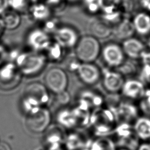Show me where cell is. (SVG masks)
<instances>
[{"label":"cell","instance_id":"1","mask_svg":"<svg viewBox=\"0 0 150 150\" xmlns=\"http://www.w3.org/2000/svg\"><path fill=\"white\" fill-rule=\"evenodd\" d=\"M10 58L17 66L23 76H33L45 67L47 57L41 52L33 50L16 51L10 53Z\"/></svg>","mask_w":150,"mask_h":150},{"label":"cell","instance_id":"2","mask_svg":"<svg viewBox=\"0 0 150 150\" xmlns=\"http://www.w3.org/2000/svg\"><path fill=\"white\" fill-rule=\"evenodd\" d=\"M47 88L39 81L28 83L25 87L21 97V108L25 114L30 111L43 107L49 101Z\"/></svg>","mask_w":150,"mask_h":150},{"label":"cell","instance_id":"3","mask_svg":"<svg viewBox=\"0 0 150 150\" xmlns=\"http://www.w3.org/2000/svg\"><path fill=\"white\" fill-rule=\"evenodd\" d=\"M52 115L45 107L36 108L25 114V126L30 132L35 134L43 133L50 126Z\"/></svg>","mask_w":150,"mask_h":150},{"label":"cell","instance_id":"4","mask_svg":"<svg viewBox=\"0 0 150 150\" xmlns=\"http://www.w3.org/2000/svg\"><path fill=\"white\" fill-rule=\"evenodd\" d=\"M100 52V44L97 38L93 35L81 38L75 46V54L81 62L92 63L97 59Z\"/></svg>","mask_w":150,"mask_h":150},{"label":"cell","instance_id":"5","mask_svg":"<svg viewBox=\"0 0 150 150\" xmlns=\"http://www.w3.org/2000/svg\"><path fill=\"white\" fill-rule=\"evenodd\" d=\"M23 76L13 61H7L0 66V90L15 89L21 84Z\"/></svg>","mask_w":150,"mask_h":150},{"label":"cell","instance_id":"6","mask_svg":"<svg viewBox=\"0 0 150 150\" xmlns=\"http://www.w3.org/2000/svg\"><path fill=\"white\" fill-rule=\"evenodd\" d=\"M45 86L50 91L58 94L66 90L68 84L66 73L59 67H52L45 76Z\"/></svg>","mask_w":150,"mask_h":150},{"label":"cell","instance_id":"7","mask_svg":"<svg viewBox=\"0 0 150 150\" xmlns=\"http://www.w3.org/2000/svg\"><path fill=\"white\" fill-rule=\"evenodd\" d=\"M25 40L32 50L39 52L47 50L52 43L47 33L40 28H33L30 30L26 36Z\"/></svg>","mask_w":150,"mask_h":150},{"label":"cell","instance_id":"8","mask_svg":"<svg viewBox=\"0 0 150 150\" xmlns=\"http://www.w3.org/2000/svg\"><path fill=\"white\" fill-rule=\"evenodd\" d=\"M70 68L75 70L80 80L86 84L96 83L101 76L100 70L92 63H73Z\"/></svg>","mask_w":150,"mask_h":150},{"label":"cell","instance_id":"9","mask_svg":"<svg viewBox=\"0 0 150 150\" xmlns=\"http://www.w3.org/2000/svg\"><path fill=\"white\" fill-rule=\"evenodd\" d=\"M101 54L105 63L113 67H118L124 61V56L122 46L117 43H109L105 45L101 50Z\"/></svg>","mask_w":150,"mask_h":150},{"label":"cell","instance_id":"10","mask_svg":"<svg viewBox=\"0 0 150 150\" xmlns=\"http://www.w3.org/2000/svg\"><path fill=\"white\" fill-rule=\"evenodd\" d=\"M54 41L63 48L75 47L79 38L77 32L70 26H62L54 32Z\"/></svg>","mask_w":150,"mask_h":150},{"label":"cell","instance_id":"11","mask_svg":"<svg viewBox=\"0 0 150 150\" xmlns=\"http://www.w3.org/2000/svg\"><path fill=\"white\" fill-rule=\"evenodd\" d=\"M103 83L104 88L109 92L117 93L121 90L124 83L123 75L107 68H103Z\"/></svg>","mask_w":150,"mask_h":150},{"label":"cell","instance_id":"12","mask_svg":"<svg viewBox=\"0 0 150 150\" xmlns=\"http://www.w3.org/2000/svg\"><path fill=\"white\" fill-rule=\"evenodd\" d=\"M111 111L116 120L124 123L129 124L131 121L136 119L137 116V108L128 103H121L118 106L112 107Z\"/></svg>","mask_w":150,"mask_h":150},{"label":"cell","instance_id":"13","mask_svg":"<svg viewBox=\"0 0 150 150\" xmlns=\"http://www.w3.org/2000/svg\"><path fill=\"white\" fill-rule=\"evenodd\" d=\"M145 90L142 81L135 79H129L124 81L121 91L123 96L128 98L141 99Z\"/></svg>","mask_w":150,"mask_h":150},{"label":"cell","instance_id":"14","mask_svg":"<svg viewBox=\"0 0 150 150\" xmlns=\"http://www.w3.org/2000/svg\"><path fill=\"white\" fill-rule=\"evenodd\" d=\"M125 55L131 59H140L145 51L144 43L138 39L130 38L124 40L122 45Z\"/></svg>","mask_w":150,"mask_h":150},{"label":"cell","instance_id":"15","mask_svg":"<svg viewBox=\"0 0 150 150\" xmlns=\"http://www.w3.org/2000/svg\"><path fill=\"white\" fill-rule=\"evenodd\" d=\"M43 133H45L44 139L48 147L61 145L62 143L64 141L66 137L64 135L65 134L62 126L59 124H50Z\"/></svg>","mask_w":150,"mask_h":150},{"label":"cell","instance_id":"16","mask_svg":"<svg viewBox=\"0 0 150 150\" xmlns=\"http://www.w3.org/2000/svg\"><path fill=\"white\" fill-rule=\"evenodd\" d=\"M132 23L136 32L145 36L150 33V14L147 12L138 13L134 18Z\"/></svg>","mask_w":150,"mask_h":150},{"label":"cell","instance_id":"17","mask_svg":"<svg viewBox=\"0 0 150 150\" xmlns=\"http://www.w3.org/2000/svg\"><path fill=\"white\" fill-rule=\"evenodd\" d=\"M133 129L139 139H150V117L144 116L137 118L133 125Z\"/></svg>","mask_w":150,"mask_h":150},{"label":"cell","instance_id":"18","mask_svg":"<svg viewBox=\"0 0 150 150\" xmlns=\"http://www.w3.org/2000/svg\"><path fill=\"white\" fill-rule=\"evenodd\" d=\"M21 14L9 8L0 15L5 30H13L17 29L21 23Z\"/></svg>","mask_w":150,"mask_h":150},{"label":"cell","instance_id":"19","mask_svg":"<svg viewBox=\"0 0 150 150\" xmlns=\"http://www.w3.org/2000/svg\"><path fill=\"white\" fill-rule=\"evenodd\" d=\"M57 120L60 125L67 128H73L79 125L77 117L73 110L63 109L57 114Z\"/></svg>","mask_w":150,"mask_h":150},{"label":"cell","instance_id":"20","mask_svg":"<svg viewBox=\"0 0 150 150\" xmlns=\"http://www.w3.org/2000/svg\"><path fill=\"white\" fill-rule=\"evenodd\" d=\"M135 32L132 21L125 18L121 21L116 27L115 35L118 39L125 40L131 38Z\"/></svg>","mask_w":150,"mask_h":150},{"label":"cell","instance_id":"21","mask_svg":"<svg viewBox=\"0 0 150 150\" xmlns=\"http://www.w3.org/2000/svg\"><path fill=\"white\" fill-rule=\"evenodd\" d=\"M64 142L68 150H82L86 148L88 144V142L77 133H71L67 135Z\"/></svg>","mask_w":150,"mask_h":150},{"label":"cell","instance_id":"22","mask_svg":"<svg viewBox=\"0 0 150 150\" xmlns=\"http://www.w3.org/2000/svg\"><path fill=\"white\" fill-rule=\"evenodd\" d=\"M86 150H115L113 140L107 137H100L88 144Z\"/></svg>","mask_w":150,"mask_h":150},{"label":"cell","instance_id":"23","mask_svg":"<svg viewBox=\"0 0 150 150\" xmlns=\"http://www.w3.org/2000/svg\"><path fill=\"white\" fill-rule=\"evenodd\" d=\"M28 14L34 20L42 21L49 16L50 10L47 5L38 2L32 6Z\"/></svg>","mask_w":150,"mask_h":150},{"label":"cell","instance_id":"24","mask_svg":"<svg viewBox=\"0 0 150 150\" xmlns=\"http://www.w3.org/2000/svg\"><path fill=\"white\" fill-rule=\"evenodd\" d=\"M38 0H9V8L20 14H28Z\"/></svg>","mask_w":150,"mask_h":150},{"label":"cell","instance_id":"25","mask_svg":"<svg viewBox=\"0 0 150 150\" xmlns=\"http://www.w3.org/2000/svg\"><path fill=\"white\" fill-rule=\"evenodd\" d=\"M100 9L105 14L116 11L122 0H97Z\"/></svg>","mask_w":150,"mask_h":150},{"label":"cell","instance_id":"26","mask_svg":"<svg viewBox=\"0 0 150 150\" xmlns=\"http://www.w3.org/2000/svg\"><path fill=\"white\" fill-rule=\"evenodd\" d=\"M91 31L94 36L99 38H105L108 36L111 32L110 28L105 23L97 21L91 26Z\"/></svg>","mask_w":150,"mask_h":150},{"label":"cell","instance_id":"27","mask_svg":"<svg viewBox=\"0 0 150 150\" xmlns=\"http://www.w3.org/2000/svg\"><path fill=\"white\" fill-rule=\"evenodd\" d=\"M81 100L86 102L88 105L98 106L103 102V100L100 96L96 95L90 91L83 92L81 94Z\"/></svg>","mask_w":150,"mask_h":150},{"label":"cell","instance_id":"28","mask_svg":"<svg viewBox=\"0 0 150 150\" xmlns=\"http://www.w3.org/2000/svg\"><path fill=\"white\" fill-rule=\"evenodd\" d=\"M140 108L146 116L150 117V88L146 89L141 98Z\"/></svg>","mask_w":150,"mask_h":150},{"label":"cell","instance_id":"29","mask_svg":"<svg viewBox=\"0 0 150 150\" xmlns=\"http://www.w3.org/2000/svg\"><path fill=\"white\" fill-rule=\"evenodd\" d=\"M122 75H129L134 73L136 71V66L131 62H124L121 66L118 67Z\"/></svg>","mask_w":150,"mask_h":150},{"label":"cell","instance_id":"30","mask_svg":"<svg viewBox=\"0 0 150 150\" xmlns=\"http://www.w3.org/2000/svg\"><path fill=\"white\" fill-rule=\"evenodd\" d=\"M61 48H63L60 45H59L57 43L55 42L54 45L51 43L50 46L48 48L47 50L49 52V54L52 59L58 60L62 53Z\"/></svg>","mask_w":150,"mask_h":150},{"label":"cell","instance_id":"31","mask_svg":"<svg viewBox=\"0 0 150 150\" xmlns=\"http://www.w3.org/2000/svg\"><path fill=\"white\" fill-rule=\"evenodd\" d=\"M10 50L6 46L0 42V66L6 62L9 58Z\"/></svg>","mask_w":150,"mask_h":150},{"label":"cell","instance_id":"32","mask_svg":"<svg viewBox=\"0 0 150 150\" xmlns=\"http://www.w3.org/2000/svg\"><path fill=\"white\" fill-rule=\"evenodd\" d=\"M141 77L144 83L150 86V65L144 64L141 72Z\"/></svg>","mask_w":150,"mask_h":150},{"label":"cell","instance_id":"33","mask_svg":"<svg viewBox=\"0 0 150 150\" xmlns=\"http://www.w3.org/2000/svg\"><path fill=\"white\" fill-rule=\"evenodd\" d=\"M57 94V101L62 104H66L67 103H69L70 101V95L66 91H63L62 92H60Z\"/></svg>","mask_w":150,"mask_h":150},{"label":"cell","instance_id":"34","mask_svg":"<svg viewBox=\"0 0 150 150\" xmlns=\"http://www.w3.org/2000/svg\"><path fill=\"white\" fill-rule=\"evenodd\" d=\"M9 8V0H0V15Z\"/></svg>","mask_w":150,"mask_h":150},{"label":"cell","instance_id":"35","mask_svg":"<svg viewBox=\"0 0 150 150\" xmlns=\"http://www.w3.org/2000/svg\"><path fill=\"white\" fill-rule=\"evenodd\" d=\"M137 150H150V144L148 143H142L139 145Z\"/></svg>","mask_w":150,"mask_h":150},{"label":"cell","instance_id":"36","mask_svg":"<svg viewBox=\"0 0 150 150\" xmlns=\"http://www.w3.org/2000/svg\"><path fill=\"white\" fill-rule=\"evenodd\" d=\"M46 150H64V149L62 148L61 145H57L49 146L47 148Z\"/></svg>","mask_w":150,"mask_h":150},{"label":"cell","instance_id":"37","mask_svg":"<svg viewBox=\"0 0 150 150\" xmlns=\"http://www.w3.org/2000/svg\"><path fill=\"white\" fill-rule=\"evenodd\" d=\"M5 30V29L3 22L0 17V39L2 37V36L3 35Z\"/></svg>","mask_w":150,"mask_h":150},{"label":"cell","instance_id":"38","mask_svg":"<svg viewBox=\"0 0 150 150\" xmlns=\"http://www.w3.org/2000/svg\"><path fill=\"white\" fill-rule=\"evenodd\" d=\"M118 150H129V149L127 148H120Z\"/></svg>","mask_w":150,"mask_h":150},{"label":"cell","instance_id":"39","mask_svg":"<svg viewBox=\"0 0 150 150\" xmlns=\"http://www.w3.org/2000/svg\"><path fill=\"white\" fill-rule=\"evenodd\" d=\"M148 46L150 47V38H149V39H148Z\"/></svg>","mask_w":150,"mask_h":150},{"label":"cell","instance_id":"40","mask_svg":"<svg viewBox=\"0 0 150 150\" xmlns=\"http://www.w3.org/2000/svg\"><path fill=\"white\" fill-rule=\"evenodd\" d=\"M82 150H86V149L84 148V149H82Z\"/></svg>","mask_w":150,"mask_h":150}]
</instances>
